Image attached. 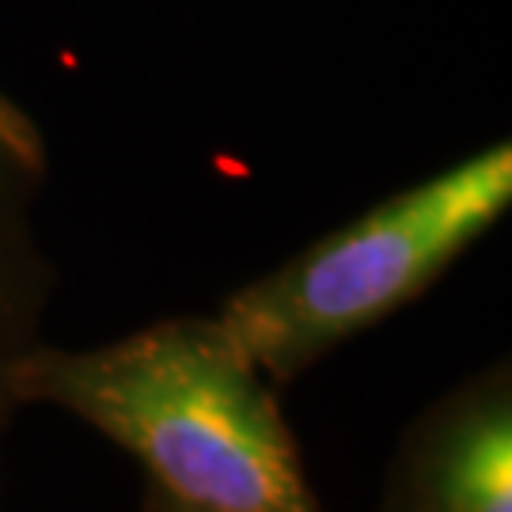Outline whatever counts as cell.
<instances>
[{"instance_id":"1","label":"cell","mask_w":512,"mask_h":512,"mask_svg":"<svg viewBox=\"0 0 512 512\" xmlns=\"http://www.w3.org/2000/svg\"><path fill=\"white\" fill-rule=\"evenodd\" d=\"M19 406L92 425L198 512H323L274 384L217 315H171L103 346L38 342Z\"/></svg>"},{"instance_id":"2","label":"cell","mask_w":512,"mask_h":512,"mask_svg":"<svg viewBox=\"0 0 512 512\" xmlns=\"http://www.w3.org/2000/svg\"><path fill=\"white\" fill-rule=\"evenodd\" d=\"M512 205V148L490 145L327 232L217 308L270 384L418 300Z\"/></svg>"},{"instance_id":"3","label":"cell","mask_w":512,"mask_h":512,"mask_svg":"<svg viewBox=\"0 0 512 512\" xmlns=\"http://www.w3.org/2000/svg\"><path fill=\"white\" fill-rule=\"evenodd\" d=\"M376 512H512V365L505 357L406 421Z\"/></svg>"},{"instance_id":"4","label":"cell","mask_w":512,"mask_h":512,"mask_svg":"<svg viewBox=\"0 0 512 512\" xmlns=\"http://www.w3.org/2000/svg\"><path fill=\"white\" fill-rule=\"evenodd\" d=\"M42 186V137L8 99H0V456L23 410L16 365L46 338L54 266L35 232L31 202Z\"/></svg>"},{"instance_id":"5","label":"cell","mask_w":512,"mask_h":512,"mask_svg":"<svg viewBox=\"0 0 512 512\" xmlns=\"http://www.w3.org/2000/svg\"><path fill=\"white\" fill-rule=\"evenodd\" d=\"M141 512H198V509H190V505H179L175 497L160 494L156 486H145V501H141Z\"/></svg>"}]
</instances>
